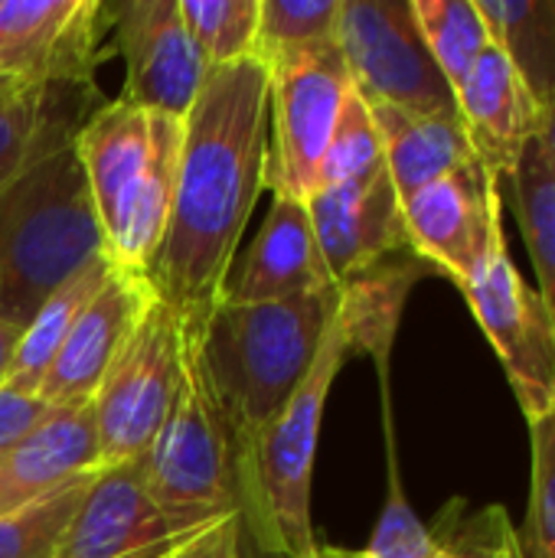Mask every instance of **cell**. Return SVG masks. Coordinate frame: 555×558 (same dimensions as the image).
<instances>
[{"label": "cell", "mask_w": 555, "mask_h": 558, "mask_svg": "<svg viewBox=\"0 0 555 558\" xmlns=\"http://www.w3.org/2000/svg\"><path fill=\"white\" fill-rule=\"evenodd\" d=\"M337 301L340 294L330 288L262 304L219 298L209 307L200 327V353L236 458L262 438L307 379Z\"/></svg>", "instance_id": "7a4b0ae2"}, {"label": "cell", "mask_w": 555, "mask_h": 558, "mask_svg": "<svg viewBox=\"0 0 555 558\" xmlns=\"http://www.w3.org/2000/svg\"><path fill=\"white\" fill-rule=\"evenodd\" d=\"M386 441H389V494H386V507L379 513L376 533L370 546L363 549V558H455V553L445 546V539L435 530H429L406 500L389 418H386Z\"/></svg>", "instance_id": "1f68e13d"}, {"label": "cell", "mask_w": 555, "mask_h": 558, "mask_svg": "<svg viewBox=\"0 0 555 558\" xmlns=\"http://www.w3.org/2000/svg\"><path fill=\"white\" fill-rule=\"evenodd\" d=\"M530 504L517 530L520 558H555V412L530 425Z\"/></svg>", "instance_id": "d6a6232c"}, {"label": "cell", "mask_w": 555, "mask_h": 558, "mask_svg": "<svg viewBox=\"0 0 555 558\" xmlns=\"http://www.w3.org/2000/svg\"><path fill=\"white\" fill-rule=\"evenodd\" d=\"M180 314L154 298L121 356L101 379L92 399L101 468L141 458L164 428L180 386Z\"/></svg>", "instance_id": "ba28073f"}, {"label": "cell", "mask_w": 555, "mask_h": 558, "mask_svg": "<svg viewBox=\"0 0 555 558\" xmlns=\"http://www.w3.org/2000/svg\"><path fill=\"white\" fill-rule=\"evenodd\" d=\"M72 144L88 183V196L105 235V248H111L147 163L150 114L124 98L108 101L82 124Z\"/></svg>", "instance_id": "ac0fdd59"}, {"label": "cell", "mask_w": 555, "mask_h": 558, "mask_svg": "<svg viewBox=\"0 0 555 558\" xmlns=\"http://www.w3.org/2000/svg\"><path fill=\"white\" fill-rule=\"evenodd\" d=\"M16 85H23V82H16V78H10V75H0V95L13 92Z\"/></svg>", "instance_id": "ab89813d"}, {"label": "cell", "mask_w": 555, "mask_h": 558, "mask_svg": "<svg viewBox=\"0 0 555 558\" xmlns=\"http://www.w3.org/2000/svg\"><path fill=\"white\" fill-rule=\"evenodd\" d=\"M180 16L209 69L255 52L258 0H180Z\"/></svg>", "instance_id": "4dcf8cb0"}, {"label": "cell", "mask_w": 555, "mask_h": 558, "mask_svg": "<svg viewBox=\"0 0 555 558\" xmlns=\"http://www.w3.org/2000/svg\"><path fill=\"white\" fill-rule=\"evenodd\" d=\"M491 43L514 62L540 105L555 95V0H474Z\"/></svg>", "instance_id": "d4e9b609"}, {"label": "cell", "mask_w": 555, "mask_h": 558, "mask_svg": "<svg viewBox=\"0 0 555 558\" xmlns=\"http://www.w3.org/2000/svg\"><path fill=\"white\" fill-rule=\"evenodd\" d=\"M340 0H258L255 59L275 65L337 46Z\"/></svg>", "instance_id": "4316f807"}, {"label": "cell", "mask_w": 555, "mask_h": 558, "mask_svg": "<svg viewBox=\"0 0 555 558\" xmlns=\"http://www.w3.org/2000/svg\"><path fill=\"white\" fill-rule=\"evenodd\" d=\"M92 95V78L23 82L0 95V190L36 160L75 141L82 124L98 111L85 105Z\"/></svg>", "instance_id": "44dd1931"}, {"label": "cell", "mask_w": 555, "mask_h": 558, "mask_svg": "<svg viewBox=\"0 0 555 558\" xmlns=\"http://www.w3.org/2000/svg\"><path fill=\"white\" fill-rule=\"evenodd\" d=\"M101 3L0 0V75L16 82L92 78Z\"/></svg>", "instance_id": "5bb4252c"}, {"label": "cell", "mask_w": 555, "mask_h": 558, "mask_svg": "<svg viewBox=\"0 0 555 558\" xmlns=\"http://www.w3.org/2000/svg\"><path fill=\"white\" fill-rule=\"evenodd\" d=\"M304 558H363V549L360 553H350V549H337V546H317L314 543V549L307 553Z\"/></svg>", "instance_id": "f35d334b"}, {"label": "cell", "mask_w": 555, "mask_h": 558, "mask_svg": "<svg viewBox=\"0 0 555 558\" xmlns=\"http://www.w3.org/2000/svg\"><path fill=\"white\" fill-rule=\"evenodd\" d=\"M455 101L474 160H481L500 180L510 177L527 144L536 141L543 118V105L523 75L491 43L458 85Z\"/></svg>", "instance_id": "2e32d148"}, {"label": "cell", "mask_w": 555, "mask_h": 558, "mask_svg": "<svg viewBox=\"0 0 555 558\" xmlns=\"http://www.w3.org/2000/svg\"><path fill=\"white\" fill-rule=\"evenodd\" d=\"M20 337H23V327L0 320V383H3V376H7V369H10V363L16 356Z\"/></svg>", "instance_id": "8d00e7d4"}, {"label": "cell", "mask_w": 555, "mask_h": 558, "mask_svg": "<svg viewBox=\"0 0 555 558\" xmlns=\"http://www.w3.org/2000/svg\"><path fill=\"white\" fill-rule=\"evenodd\" d=\"M304 203L334 284L409 245L402 203L386 167L357 183L314 190Z\"/></svg>", "instance_id": "9a60e30c"}, {"label": "cell", "mask_w": 555, "mask_h": 558, "mask_svg": "<svg viewBox=\"0 0 555 558\" xmlns=\"http://www.w3.org/2000/svg\"><path fill=\"white\" fill-rule=\"evenodd\" d=\"M154 298L157 294L144 275L114 265L108 281L88 301V307L75 320L69 340L56 353V360L39 386V399H46L49 405L95 399L101 379L121 356L124 343L137 330V324L147 314V307L154 304Z\"/></svg>", "instance_id": "4fadbf2b"}, {"label": "cell", "mask_w": 555, "mask_h": 558, "mask_svg": "<svg viewBox=\"0 0 555 558\" xmlns=\"http://www.w3.org/2000/svg\"><path fill=\"white\" fill-rule=\"evenodd\" d=\"M330 288L337 284L324 265L307 216V203L298 196L275 193L268 219L255 235L252 248L242 255L239 271L226 278L222 298L236 304H262V301L321 294Z\"/></svg>", "instance_id": "e0dca14e"}, {"label": "cell", "mask_w": 555, "mask_h": 558, "mask_svg": "<svg viewBox=\"0 0 555 558\" xmlns=\"http://www.w3.org/2000/svg\"><path fill=\"white\" fill-rule=\"evenodd\" d=\"M458 288L500 356L527 422L555 412V320L540 291L514 265L507 232L494 239Z\"/></svg>", "instance_id": "52a82bcc"}, {"label": "cell", "mask_w": 555, "mask_h": 558, "mask_svg": "<svg viewBox=\"0 0 555 558\" xmlns=\"http://www.w3.org/2000/svg\"><path fill=\"white\" fill-rule=\"evenodd\" d=\"M180 386L164 428L141 461L154 504L180 530L200 533L219 520L239 517L236 454L203 369V320L180 317Z\"/></svg>", "instance_id": "5b68a950"}, {"label": "cell", "mask_w": 555, "mask_h": 558, "mask_svg": "<svg viewBox=\"0 0 555 558\" xmlns=\"http://www.w3.org/2000/svg\"><path fill=\"white\" fill-rule=\"evenodd\" d=\"M114 271V262L108 255H98L95 262H88L82 271H75L69 281H62L36 311V317L23 327L16 356L3 376L7 386L20 389V392H33L39 396V386L56 360V353L62 350V343L69 340L75 320L82 317V311L88 307V301L98 294V288L108 281V275Z\"/></svg>", "instance_id": "cb8c5ba5"}, {"label": "cell", "mask_w": 555, "mask_h": 558, "mask_svg": "<svg viewBox=\"0 0 555 558\" xmlns=\"http://www.w3.org/2000/svg\"><path fill=\"white\" fill-rule=\"evenodd\" d=\"M435 533L445 539L455 558H520L517 530L504 507L471 510L458 497L442 510Z\"/></svg>", "instance_id": "836d02e7"}, {"label": "cell", "mask_w": 555, "mask_h": 558, "mask_svg": "<svg viewBox=\"0 0 555 558\" xmlns=\"http://www.w3.org/2000/svg\"><path fill=\"white\" fill-rule=\"evenodd\" d=\"M370 111L383 141V163L399 193V203L474 160L458 114L429 118L409 114L393 105H370Z\"/></svg>", "instance_id": "7402d4cb"}, {"label": "cell", "mask_w": 555, "mask_h": 558, "mask_svg": "<svg viewBox=\"0 0 555 558\" xmlns=\"http://www.w3.org/2000/svg\"><path fill=\"white\" fill-rule=\"evenodd\" d=\"M383 167H386L383 163V141H379L373 111H370L366 98L357 88H350L343 98V108L337 114L334 134L324 147L314 190L357 183V180L379 173Z\"/></svg>", "instance_id": "f546056e"}, {"label": "cell", "mask_w": 555, "mask_h": 558, "mask_svg": "<svg viewBox=\"0 0 555 558\" xmlns=\"http://www.w3.org/2000/svg\"><path fill=\"white\" fill-rule=\"evenodd\" d=\"M415 23L422 29V39L448 78V85L458 92V85L468 78L474 62L491 46V33L478 13L474 0H412Z\"/></svg>", "instance_id": "f1b7e54d"}, {"label": "cell", "mask_w": 555, "mask_h": 558, "mask_svg": "<svg viewBox=\"0 0 555 558\" xmlns=\"http://www.w3.org/2000/svg\"><path fill=\"white\" fill-rule=\"evenodd\" d=\"M337 46L370 105L429 118L458 114L455 88L422 39L412 0H340Z\"/></svg>", "instance_id": "8992f818"}, {"label": "cell", "mask_w": 555, "mask_h": 558, "mask_svg": "<svg viewBox=\"0 0 555 558\" xmlns=\"http://www.w3.org/2000/svg\"><path fill=\"white\" fill-rule=\"evenodd\" d=\"M3 513H10V504H7V497H3V490H0V517Z\"/></svg>", "instance_id": "60d3db41"}, {"label": "cell", "mask_w": 555, "mask_h": 558, "mask_svg": "<svg viewBox=\"0 0 555 558\" xmlns=\"http://www.w3.org/2000/svg\"><path fill=\"white\" fill-rule=\"evenodd\" d=\"M98 471L82 474L59 490L36 497L0 517V558H59L62 539Z\"/></svg>", "instance_id": "83f0119b"}, {"label": "cell", "mask_w": 555, "mask_h": 558, "mask_svg": "<svg viewBox=\"0 0 555 558\" xmlns=\"http://www.w3.org/2000/svg\"><path fill=\"white\" fill-rule=\"evenodd\" d=\"M180 150H183V121L167 118V114H150L147 163L134 186L121 232H118L114 245L108 248V258L118 268L147 275V265H150V258L167 232V222H170Z\"/></svg>", "instance_id": "603a6c76"}, {"label": "cell", "mask_w": 555, "mask_h": 558, "mask_svg": "<svg viewBox=\"0 0 555 558\" xmlns=\"http://www.w3.org/2000/svg\"><path fill=\"white\" fill-rule=\"evenodd\" d=\"M124 59V101L147 114L186 118L209 65L203 62L180 0H121L105 7Z\"/></svg>", "instance_id": "30bf717a"}, {"label": "cell", "mask_w": 555, "mask_h": 558, "mask_svg": "<svg viewBox=\"0 0 555 558\" xmlns=\"http://www.w3.org/2000/svg\"><path fill=\"white\" fill-rule=\"evenodd\" d=\"M536 141L543 144V150H546V157H550V163H553L555 170V95H550V98L543 101V118H540V134H536Z\"/></svg>", "instance_id": "74e56055"}, {"label": "cell", "mask_w": 555, "mask_h": 558, "mask_svg": "<svg viewBox=\"0 0 555 558\" xmlns=\"http://www.w3.org/2000/svg\"><path fill=\"white\" fill-rule=\"evenodd\" d=\"M429 275H438V268L429 265L422 255H415L406 245V248H396V252L383 255L379 262L353 271L350 278H343L337 284V294H340L337 317L343 327L347 350H350V356L363 353V356L376 360L383 392L389 389V356H393V343L399 333L406 301H409L412 288Z\"/></svg>", "instance_id": "ffe728a7"}, {"label": "cell", "mask_w": 555, "mask_h": 558, "mask_svg": "<svg viewBox=\"0 0 555 558\" xmlns=\"http://www.w3.org/2000/svg\"><path fill=\"white\" fill-rule=\"evenodd\" d=\"M92 471H101V441L92 399L52 405L16 448L0 454V490L10 510H16Z\"/></svg>", "instance_id": "d6986e66"}, {"label": "cell", "mask_w": 555, "mask_h": 558, "mask_svg": "<svg viewBox=\"0 0 555 558\" xmlns=\"http://www.w3.org/2000/svg\"><path fill=\"white\" fill-rule=\"evenodd\" d=\"M265 170L268 69L249 56L209 69L183 118L170 222L144 275L183 320H206L222 298Z\"/></svg>", "instance_id": "6da1fadb"}, {"label": "cell", "mask_w": 555, "mask_h": 558, "mask_svg": "<svg viewBox=\"0 0 555 558\" xmlns=\"http://www.w3.org/2000/svg\"><path fill=\"white\" fill-rule=\"evenodd\" d=\"M514 213L540 278V298L555 320V170L540 141H530L514 173Z\"/></svg>", "instance_id": "484cf974"}, {"label": "cell", "mask_w": 555, "mask_h": 558, "mask_svg": "<svg viewBox=\"0 0 555 558\" xmlns=\"http://www.w3.org/2000/svg\"><path fill=\"white\" fill-rule=\"evenodd\" d=\"M190 536L154 504L144 461L134 458L98 471L59 558H167Z\"/></svg>", "instance_id": "7c38bea8"}, {"label": "cell", "mask_w": 555, "mask_h": 558, "mask_svg": "<svg viewBox=\"0 0 555 558\" xmlns=\"http://www.w3.org/2000/svg\"><path fill=\"white\" fill-rule=\"evenodd\" d=\"M402 222L409 248L461 284L504 232L500 177L471 160L402 199Z\"/></svg>", "instance_id": "8fae6325"}, {"label": "cell", "mask_w": 555, "mask_h": 558, "mask_svg": "<svg viewBox=\"0 0 555 558\" xmlns=\"http://www.w3.org/2000/svg\"><path fill=\"white\" fill-rule=\"evenodd\" d=\"M350 360L340 317L334 314L321 353L262 438L236 458L239 520L252 526L255 539L278 556L304 558L314 549L311 530V477L317 438L330 386Z\"/></svg>", "instance_id": "277c9868"}, {"label": "cell", "mask_w": 555, "mask_h": 558, "mask_svg": "<svg viewBox=\"0 0 555 558\" xmlns=\"http://www.w3.org/2000/svg\"><path fill=\"white\" fill-rule=\"evenodd\" d=\"M49 409L52 405L46 399L0 383V454L16 448L49 415Z\"/></svg>", "instance_id": "e575fe53"}, {"label": "cell", "mask_w": 555, "mask_h": 558, "mask_svg": "<svg viewBox=\"0 0 555 558\" xmlns=\"http://www.w3.org/2000/svg\"><path fill=\"white\" fill-rule=\"evenodd\" d=\"M239 530H242L239 517L219 520V523L193 533L167 558H239Z\"/></svg>", "instance_id": "d590c367"}, {"label": "cell", "mask_w": 555, "mask_h": 558, "mask_svg": "<svg viewBox=\"0 0 555 558\" xmlns=\"http://www.w3.org/2000/svg\"><path fill=\"white\" fill-rule=\"evenodd\" d=\"M268 69V170L272 193L307 199L324 147L353 78L340 46H327Z\"/></svg>", "instance_id": "9c48e42d"}, {"label": "cell", "mask_w": 555, "mask_h": 558, "mask_svg": "<svg viewBox=\"0 0 555 558\" xmlns=\"http://www.w3.org/2000/svg\"><path fill=\"white\" fill-rule=\"evenodd\" d=\"M98 255L108 248L75 144L0 190V320L26 327L43 301Z\"/></svg>", "instance_id": "3957f363"}]
</instances>
